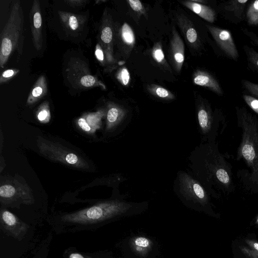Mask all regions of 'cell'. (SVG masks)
Listing matches in <instances>:
<instances>
[{
    "mask_svg": "<svg viewBox=\"0 0 258 258\" xmlns=\"http://www.w3.org/2000/svg\"><path fill=\"white\" fill-rule=\"evenodd\" d=\"M157 95L162 98H165L169 96V92L164 88L159 87L156 90Z\"/></svg>",
    "mask_w": 258,
    "mask_h": 258,
    "instance_id": "37",
    "label": "cell"
},
{
    "mask_svg": "<svg viewBox=\"0 0 258 258\" xmlns=\"http://www.w3.org/2000/svg\"><path fill=\"white\" fill-rule=\"evenodd\" d=\"M36 115L38 120L41 123H46L49 121L51 115L48 101L43 102L39 106Z\"/></svg>",
    "mask_w": 258,
    "mask_h": 258,
    "instance_id": "22",
    "label": "cell"
},
{
    "mask_svg": "<svg viewBox=\"0 0 258 258\" xmlns=\"http://www.w3.org/2000/svg\"><path fill=\"white\" fill-rule=\"evenodd\" d=\"M241 30L243 33L249 38L251 43L258 47V35L252 31H249L247 28H242Z\"/></svg>",
    "mask_w": 258,
    "mask_h": 258,
    "instance_id": "30",
    "label": "cell"
},
{
    "mask_svg": "<svg viewBox=\"0 0 258 258\" xmlns=\"http://www.w3.org/2000/svg\"><path fill=\"white\" fill-rule=\"evenodd\" d=\"M128 2L130 6L133 10L139 11L142 10V5L140 1L138 0H129Z\"/></svg>",
    "mask_w": 258,
    "mask_h": 258,
    "instance_id": "34",
    "label": "cell"
},
{
    "mask_svg": "<svg viewBox=\"0 0 258 258\" xmlns=\"http://www.w3.org/2000/svg\"><path fill=\"white\" fill-rule=\"evenodd\" d=\"M1 229L8 236L22 240L30 226L9 211L3 209L0 213Z\"/></svg>",
    "mask_w": 258,
    "mask_h": 258,
    "instance_id": "9",
    "label": "cell"
},
{
    "mask_svg": "<svg viewBox=\"0 0 258 258\" xmlns=\"http://www.w3.org/2000/svg\"><path fill=\"white\" fill-rule=\"evenodd\" d=\"M66 72L69 82L75 88L86 89L96 87L105 88L104 84L91 74L88 64L79 58L70 59Z\"/></svg>",
    "mask_w": 258,
    "mask_h": 258,
    "instance_id": "8",
    "label": "cell"
},
{
    "mask_svg": "<svg viewBox=\"0 0 258 258\" xmlns=\"http://www.w3.org/2000/svg\"><path fill=\"white\" fill-rule=\"evenodd\" d=\"M194 82L196 85L209 88L219 96L224 94L218 81L208 73L200 72L194 78Z\"/></svg>",
    "mask_w": 258,
    "mask_h": 258,
    "instance_id": "15",
    "label": "cell"
},
{
    "mask_svg": "<svg viewBox=\"0 0 258 258\" xmlns=\"http://www.w3.org/2000/svg\"><path fill=\"white\" fill-rule=\"evenodd\" d=\"M241 84L250 95L258 99V83H253L247 80H242Z\"/></svg>",
    "mask_w": 258,
    "mask_h": 258,
    "instance_id": "25",
    "label": "cell"
},
{
    "mask_svg": "<svg viewBox=\"0 0 258 258\" xmlns=\"http://www.w3.org/2000/svg\"><path fill=\"white\" fill-rule=\"evenodd\" d=\"M60 22L69 32L78 33L83 29L86 22L84 16L66 11H58Z\"/></svg>",
    "mask_w": 258,
    "mask_h": 258,
    "instance_id": "14",
    "label": "cell"
},
{
    "mask_svg": "<svg viewBox=\"0 0 258 258\" xmlns=\"http://www.w3.org/2000/svg\"><path fill=\"white\" fill-rule=\"evenodd\" d=\"M19 72V70L16 69H8L4 71L0 77V84H2L8 82L15 76Z\"/></svg>",
    "mask_w": 258,
    "mask_h": 258,
    "instance_id": "28",
    "label": "cell"
},
{
    "mask_svg": "<svg viewBox=\"0 0 258 258\" xmlns=\"http://www.w3.org/2000/svg\"><path fill=\"white\" fill-rule=\"evenodd\" d=\"M256 223H258V217H257V219H256Z\"/></svg>",
    "mask_w": 258,
    "mask_h": 258,
    "instance_id": "41",
    "label": "cell"
},
{
    "mask_svg": "<svg viewBox=\"0 0 258 258\" xmlns=\"http://www.w3.org/2000/svg\"><path fill=\"white\" fill-rule=\"evenodd\" d=\"M154 56L156 60L158 61H161L164 57L162 50L160 48L157 49L154 52Z\"/></svg>",
    "mask_w": 258,
    "mask_h": 258,
    "instance_id": "36",
    "label": "cell"
},
{
    "mask_svg": "<svg viewBox=\"0 0 258 258\" xmlns=\"http://www.w3.org/2000/svg\"><path fill=\"white\" fill-rule=\"evenodd\" d=\"M121 35L123 41L126 43L132 44L134 43L135 36L133 31L126 23H124L122 26Z\"/></svg>",
    "mask_w": 258,
    "mask_h": 258,
    "instance_id": "24",
    "label": "cell"
},
{
    "mask_svg": "<svg viewBox=\"0 0 258 258\" xmlns=\"http://www.w3.org/2000/svg\"><path fill=\"white\" fill-rule=\"evenodd\" d=\"M212 143L201 144L192 151L189 157L190 172L209 194H213V187L229 191L232 183L230 169Z\"/></svg>",
    "mask_w": 258,
    "mask_h": 258,
    "instance_id": "1",
    "label": "cell"
},
{
    "mask_svg": "<svg viewBox=\"0 0 258 258\" xmlns=\"http://www.w3.org/2000/svg\"><path fill=\"white\" fill-rule=\"evenodd\" d=\"M120 79L124 85H127L130 81V76L127 70L123 68L120 74Z\"/></svg>",
    "mask_w": 258,
    "mask_h": 258,
    "instance_id": "31",
    "label": "cell"
},
{
    "mask_svg": "<svg viewBox=\"0 0 258 258\" xmlns=\"http://www.w3.org/2000/svg\"><path fill=\"white\" fill-rule=\"evenodd\" d=\"M186 38L187 40L190 43L196 42L197 39V33L194 28H189L186 32Z\"/></svg>",
    "mask_w": 258,
    "mask_h": 258,
    "instance_id": "32",
    "label": "cell"
},
{
    "mask_svg": "<svg viewBox=\"0 0 258 258\" xmlns=\"http://www.w3.org/2000/svg\"><path fill=\"white\" fill-rule=\"evenodd\" d=\"M47 90L46 78L44 75H41L33 86L27 100V104L32 105L38 101L46 94Z\"/></svg>",
    "mask_w": 258,
    "mask_h": 258,
    "instance_id": "16",
    "label": "cell"
},
{
    "mask_svg": "<svg viewBox=\"0 0 258 258\" xmlns=\"http://www.w3.org/2000/svg\"><path fill=\"white\" fill-rule=\"evenodd\" d=\"M174 58L176 62L179 64L180 67L182 65V63L184 60V55L182 53L180 52H177L174 54Z\"/></svg>",
    "mask_w": 258,
    "mask_h": 258,
    "instance_id": "38",
    "label": "cell"
},
{
    "mask_svg": "<svg viewBox=\"0 0 258 258\" xmlns=\"http://www.w3.org/2000/svg\"><path fill=\"white\" fill-rule=\"evenodd\" d=\"M0 201L5 206L19 208L21 204H33L34 198L32 190L27 183L12 179L1 182Z\"/></svg>",
    "mask_w": 258,
    "mask_h": 258,
    "instance_id": "7",
    "label": "cell"
},
{
    "mask_svg": "<svg viewBox=\"0 0 258 258\" xmlns=\"http://www.w3.org/2000/svg\"><path fill=\"white\" fill-rule=\"evenodd\" d=\"M136 205L118 200L105 201L91 207L66 214L61 216V220L75 225L96 224L130 212Z\"/></svg>",
    "mask_w": 258,
    "mask_h": 258,
    "instance_id": "3",
    "label": "cell"
},
{
    "mask_svg": "<svg viewBox=\"0 0 258 258\" xmlns=\"http://www.w3.org/2000/svg\"><path fill=\"white\" fill-rule=\"evenodd\" d=\"M121 113L118 108L110 107L106 114V130L110 131L118 125L121 119Z\"/></svg>",
    "mask_w": 258,
    "mask_h": 258,
    "instance_id": "19",
    "label": "cell"
},
{
    "mask_svg": "<svg viewBox=\"0 0 258 258\" xmlns=\"http://www.w3.org/2000/svg\"><path fill=\"white\" fill-rule=\"evenodd\" d=\"M37 143L40 153L51 160L82 169L90 168L88 162L82 156L58 143L41 137H38Z\"/></svg>",
    "mask_w": 258,
    "mask_h": 258,
    "instance_id": "6",
    "label": "cell"
},
{
    "mask_svg": "<svg viewBox=\"0 0 258 258\" xmlns=\"http://www.w3.org/2000/svg\"><path fill=\"white\" fill-rule=\"evenodd\" d=\"M173 190L183 204L192 208L204 207L209 204L208 192L190 172H178Z\"/></svg>",
    "mask_w": 258,
    "mask_h": 258,
    "instance_id": "5",
    "label": "cell"
},
{
    "mask_svg": "<svg viewBox=\"0 0 258 258\" xmlns=\"http://www.w3.org/2000/svg\"><path fill=\"white\" fill-rule=\"evenodd\" d=\"M245 18L248 25H258V0L251 1L248 4Z\"/></svg>",
    "mask_w": 258,
    "mask_h": 258,
    "instance_id": "20",
    "label": "cell"
},
{
    "mask_svg": "<svg viewBox=\"0 0 258 258\" xmlns=\"http://www.w3.org/2000/svg\"><path fill=\"white\" fill-rule=\"evenodd\" d=\"M102 115V112L98 111L95 113H89L85 116H84V117L90 127L96 131L100 126Z\"/></svg>",
    "mask_w": 258,
    "mask_h": 258,
    "instance_id": "23",
    "label": "cell"
},
{
    "mask_svg": "<svg viewBox=\"0 0 258 258\" xmlns=\"http://www.w3.org/2000/svg\"><path fill=\"white\" fill-rule=\"evenodd\" d=\"M69 258H85V257L80 253H73L70 255Z\"/></svg>",
    "mask_w": 258,
    "mask_h": 258,
    "instance_id": "40",
    "label": "cell"
},
{
    "mask_svg": "<svg viewBox=\"0 0 258 258\" xmlns=\"http://www.w3.org/2000/svg\"><path fill=\"white\" fill-rule=\"evenodd\" d=\"M130 245L136 255L144 257L147 256L151 251L153 242L148 238L144 236H136L131 239Z\"/></svg>",
    "mask_w": 258,
    "mask_h": 258,
    "instance_id": "17",
    "label": "cell"
},
{
    "mask_svg": "<svg viewBox=\"0 0 258 258\" xmlns=\"http://www.w3.org/2000/svg\"><path fill=\"white\" fill-rule=\"evenodd\" d=\"M78 124L83 131L88 134H92L95 131V130L90 127L84 116L78 119Z\"/></svg>",
    "mask_w": 258,
    "mask_h": 258,
    "instance_id": "29",
    "label": "cell"
},
{
    "mask_svg": "<svg viewBox=\"0 0 258 258\" xmlns=\"http://www.w3.org/2000/svg\"><path fill=\"white\" fill-rule=\"evenodd\" d=\"M95 55L97 59L101 63H103L104 61V52L101 46L99 44H97L95 48Z\"/></svg>",
    "mask_w": 258,
    "mask_h": 258,
    "instance_id": "33",
    "label": "cell"
},
{
    "mask_svg": "<svg viewBox=\"0 0 258 258\" xmlns=\"http://www.w3.org/2000/svg\"><path fill=\"white\" fill-rule=\"evenodd\" d=\"M213 37L221 50L229 58L237 61L239 55L232 34L229 30L207 26Z\"/></svg>",
    "mask_w": 258,
    "mask_h": 258,
    "instance_id": "10",
    "label": "cell"
},
{
    "mask_svg": "<svg viewBox=\"0 0 258 258\" xmlns=\"http://www.w3.org/2000/svg\"><path fill=\"white\" fill-rule=\"evenodd\" d=\"M24 15L19 1H15L11 9L8 21L1 34L0 67L4 68L9 57L17 51L22 53L24 36Z\"/></svg>",
    "mask_w": 258,
    "mask_h": 258,
    "instance_id": "4",
    "label": "cell"
},
{
    "mask_svg": "<svg viewBox=\"0 0 258 258\" xmlns=\"http://www.w3.org/2000/svg\"><path fill=\"white\" fill-rule=\"evenodd\" d=\"M243 49L246 56L248 68L258 72V52L247 45H244Z\"/></svg>",
    "mask_w": 258,
    "mask_h": 258,
    "instance_id": "21",
    "label": "cell"
},
{
    "mask_svg": "<svg viewBox=\"0 0 258 258\" xmlns=\"http://www.w3.org/2000/svg\"><path fill=\"white\" fill-rule=\"evenodd\" d=\"M66 2L72 7H76L84 5L86 1L84 0H68Z\"/></svg>",
    "mask_w": 258,
    "mask_h": 258,
    "instance_id": "35",
    "label": "cell"
},
{
    "mask_svg": "<svg viewBox=\"0 0 258 258\" xmlns=\"http://www.w3.org/2000/svg\"><path fill=\"white\" fill-rule=\"evenodd\" d=\"M249 245H250L253 248L258 251V242L249 241L247 242Z\"/></svg>",
    "mask_w": 258,
    "mask_h": 258,
    "instance_id": "39",
    "label": "cell"
},
{
    "mask_svg": "<svg viewBox=\"0 0 258 258\" xmlns=\"http://www.w3.org/2000/svg\"><path fill=\"white\" fill-rule=\"evenodd\" d=\"M30 22L34 46L36 50H40L42 47L43 36L41 7L38 0L33 2L30 12Z\"/></svg>",
    "mask_w": 258,
    "mask_h": 258,
    "instance_id": "11",
    "label": "cell"
},
{
    "mask_svg": "<svg viewBox=\"0 0 258 258\" xmlns=\"http://www.w3.org/2000/svg\"><path fill=\"white\" fill-rule=\"evenodd\" d=\"M102 42L106 45L109 44L112 39V31L110 27L108 26L102 27L100 33Z\"/></svg>",
    "mask_w": 258,
    "mask_h": 258,
    "instance_id": "26",
    "label": "cell"
},
{
    "mask_svg": "<svg viewBox=\"0 0 258 258\" xmlns=\"http://www.w3.org/2000/svg\"><path fill=\"white\" fill-rule=\"evenodd\" d=\"M242 97L247 105L254 112L258 114V99L247 94H244Z\"/></svg>",
    "mask_w": 258,
    "mask_h": 258,
    "instance_id": "27",
    "label": "cell"
},
{
    "mask_svg": "<svg viewBox=\"0 0 258 258\" xmlns=\"http://www.w3.org/2000/svg\"><path fill=\"white\" fill-rule=\"evenodd\" d=\"M198 120L200 131L204 141L212 143L215 125L214 117L210 109L204 106L200 108L198 112Z\"/></svg>",
    "mask_w": 258,
    "mask_h": 258,
    "instance_id": "13",
    "label": "cell"
},
{
    "mask_svg": "<svg viewBox=\"0 0 258 258\" xmlns=\"http://www.w3.org/2000/svg\"><path fill=\"white\" fill-rule=\"evenodd\" d=\"M237 123L242 131L237 159L251 169L249 180L258 185V119L244 107L236 106Z\"/></svg>",
    "mask_w": 258,
    "mask_h": 258,
    "instance_id": "2",
    "label": "cell"
},
{
    "mask_svg": "<svg viewBox=\"0 0 258 258\" xmlns=\"http://www.w3.org/2000/svg\"><path fill=\"white\" fill-rule=\"evenodd\" d=\"M248 2V0H232L224 2L221 7L224 17L234 24L243 21L245 8Z\"/></svg>",
    "mask_w": 258,
    "mask_h": 258,
    "instance_id": "12",
    "label": "cell"
},
{
    "mask_svg": "<svg viewBox=\"0 0 258 258\" xmlns=\"http://www.w3.org/2000/svg\"><path fill=\"white\" fill-rule=\"evenodd\" d=\"M184 5L205 20L213 23L216 18V13L213 9L207 6L191 2H185Z\"/></svg>",
    "mask_w": 258,
    "mask_h": 258,
    "instance_id": "18",
    "label": "cell"
}]
</instances>
